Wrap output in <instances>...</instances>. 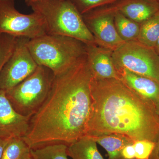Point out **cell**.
Returning a JSON list of instances; mask_svg holds the SVG:
<instances>
[{
    "label": "cell",
    "instance_id": "cell-28",
    "mask_svg": "<svg viewBox=\"0 0 159 159\" xmlns=\"http://www.w3.org/2000/svg\"><path fill=\"white\" fill-rule=\"evenodd\" d=\"M155 107L156 109L157 112L159 116V101L156 104Z\"/></svg>",
    "mask_w": 159,
    "mask_h": 159
},
{
    "label": "cell",
    "instance_id": "cell-26",
    "mask_svg": "<svg viewBox=\"0 0 159 159\" xmlns=\"http://www.w3.org/2000/svg\"><path fill=\"white\" fill-rule=\"evenodd\" d=\"M154 49H155V51H156L157 54L159 55V38L157 41L156 43L155 46L154 48Z\"/></svg>",
    "mask_w": 159,
    "mask_h": 159
},
{
    "label": "cell",
    "instance_id": "cell-27",
    "mask_svg": "<svg viewBox=\"0 0 159 159\" xmlns=\"http://www.w3.org/2000/svg\"><path fill=\"white\" fill-rule=\"evenodd\" d=\"M37 1H38V0H25V2L27 5L29 6L32 3H34Z\"/></svg>",
    "mask_w": 159,
    "mask_h": 159
},
{
    "label": "cell",
    "instance_id": "cell-6",
    "mask_svg": "<svg viewBox=\"0 0 159 159\" xmlns=\"http://www.w3.org/2000/svg\"><path fill=\"white\" fill-rule=\"evenodd\" d=\"M117 71L126 69L159 82V55L153 48L138 41L126 42L113 51Z\"/></svg>",
    "mask_w": 159,
    "mask_h": 159
},
{
    "label": "cell",
    "instance_id": "cell-4",
    "mask_svg": "<svg viewBox=\"0 0 159 159\" xmlns=\"http://www.w3.org/2000/svg\"><path fill=\"white\" fill-rule=\"evenodd\" d=\"M29 6L42 16L47 34L73 38L86 45L96 43L82 15L70 0H38Z\"/></svg>",
    "mask_w": 159,
    "mask_h": 159
},
{
    "label": "cell",
    "instance_id": "cell-23",
    "mask_svg": "<svg viewBox=\"0 0 159 159\" xmlns=\"http://www.w3.org/2000/svg\"><path fill=\"white\" fill-rule=\"evenodd\" d=\"M122 159H135V152L134 143H129L125 145L121 151Z\"/></svg>",
    "mask_w": 159,
    "mask_h": 159
},
{
    "label": "cell",
    "instance_id": "cell-15",
    "mask_svg": "<svg viewBox=\"0 0 159 159\" xmlns=\"http://www.w3.org/2000/svg\"><path fill=\"white\" fill-rule=\"evenodd\" d=\"M91 137L107 152L108 159H122L121 157L122 148L127 144L134 142L133 140L128 137L119 134H107Z\"/></svg>",
    "mask_w": 159,
    "mask_h": 159
},
{
    "label": "cell",
    "instance_id": "cell-18",
    "mask_svg": "<svg viewBox=\"0 0 159 159\" xmlns=\"http://www.w3.org/2000/svg\"><path fill=\"white\" fill-rule=\"evenodd\" d=\"M67 149L65 144H51L31 148V154L33 159H69Z\"/></svg>",
    "mask_w": 159,
    "mask_h": 159
},
{
    "label": "cell",
    "instance_id": "cell-10",
    "mask_svg": "<svg viewBox=\"0 0 159 159\" xmlns=\"http://www.w3.org/2000/svg\"><path fill=\"white\" fill-rule=\"evenodd\" d=\"M31 118L18 113L6 97V91L0 89V138H24L29 131Z\"/></svg>",
    "mask_w": 159,
    "mask_h": 159
},
{
    "label": "cell",
    "instance_id": "cell-11",
    "mask_svg": "<svg viewBox=\"0 0 159 159\" xmlns=\"http://www.w3.org/2000/svg\"><path fill=\"white\" fill-rule=\"evenodd\" d=\"M86 53L93 77L101 79H120L114 65L112 51L95 43L86 44Z\"/></svg>",
    "mask_w": 159,
    "mask_h": 159
},
{
    "label": "cell",
    "instance_id": "cell-8",
    "mask_svg": "<svg viewBox=\"0 0 159 159\" xmlns=\"http://www.w3.org/2000/svg\"><path fill=\"white\" fill-rule=\"evenodd\" d=\"M29 39L18 37L12 54L0 73V89H10L34 73L38 66L27 43Z\"/></svg>",
    "mask_w": 159,
    "mask_h": 159
},
{
    "label": "cell",
    "instance_id": "cell-1",
    "mask_svg": "<svg viewBox=\"0 0 159 159\" xmlns=\"http://www.w3.org/2000/svg\"><path fill=\"white\" fill-rule=\"evenodd\" d=\"M93 74L86 55L62 74L55 75L48 97L30 119L23 139L31 148L68 146L86 135Z\"/></svg>",
    "mask_w": 159,
    "mask_h": 159
},
{
    "label": "cell",
    "instance_id": "cell-25",
    "mask_svg": "<svg viewBox=\"0 0 159 159\" xmlns=\"http://www.w3.org/2000/svg\"><path fill=\"white\" fill-rule=\"evenodd\" d=\"M149 159H159V139L156 142L155 147Z\"/></svg>",
    "mask_w": 159,
    "mask_h": 159
},
{
    "label": "cell",
    "instance_id": "cell-2",
    "mask_svg": "<svg viewBox=\"0 0 159 159\" xmlns=\"http://www.w3.org/2000/svg\"><path fill=\"white\" fill-rule=\"evenodd\" d=\"M90 113L86 135H124L134 142L159 139V116L154 104L139 96L121 79L92 76Z\"/></svg>",
    "mask_w": 159,
    "mask_h": 159
},
{
    "label": "cell",
    "instance_id": "cell-29",
    "mask_svg": "<svg viewBox=\"0 0 159 159\" xmlns=\"http://www.w3.org/2000/svg\"><path fill=\"white\" fill-rule=\"evenodd\" d=\"M24 159H33V158L32 156H31V153H30V154L28 156H27Z\"/></svg>",
    "mask_w": 159,
    "mask_h": 159
},
{
    "label": "cell",
    "instance_id": "cell-17",
    "mask_svg": "<svg viewBox=\"0 0 159 159\" xmlns=\"http://www.w3.org/2000/svg\"><path fill=\"white\" fill-rule=\"evenodd\" d=\"M159 38V10L141 25L138 40L145 45L154 48Z\"/></svg>",
    "mask_w": 159,
    "mask_h": 159
},
{
    "label": "cell",
    "instance_id": "cell-22",
    "mask_svg": "<svg viewBox=\"0 0 159 159\" xmlns=\"http://www.w3.org/2000/svg\"><path fill=\"white\" fill-rule=\"evenodd\" d=\"M156 142L148 140H138L134 142L135 159H149L151 156Z\"/></svg>",
    "mask_w": 159,
    "mask_h": 159
},
{
    "label": "cell",
    "instance_id": "cell-5",
    "mask_svg": "<svg viewBox=\"0 0 159 159\" xmlns=\"http://www.w3.org/2000/svg\"><path fill=\"white\" fill-rule=\"evenodd\" d=\"M54 76L50 69L38 66L34 73L6 91V97L18 113L31 117L48 97Z\"/></svg>",
    "mask_w": 159,
    "mask_h": 159
},
{
    "label": "cell",
    "instance_id": "cell-14",
    "mask_svg": "<svg viewBox=\"0 0 159 159\" xmlns=\"http://www.w3.org/2000/svg\"><path fill=\"white\" fill-rule=\"evenodd\" d=\"M68 156L72 159H104L92 137L85 135L67 146Z\"/></svg>",
    "mask_w": 159,
    "mask_h": 159
},
{
    "label": "cell",
    "instance_id": "cell-19",
    "mask_svg": "<svg viewBox=\"0 0 159 159\" xmlns=\"http://www.w3.org/2000/svg\"><path fill=\"white\" fill-rule=\"evenodd\" d=\"M31 148L23 138H13L6 145L1 159H24L31 153Z\"/></svg>",
    "mask_w": 159,
    "mask_h": 159
},
{
    "label": "cell",
    "instance_id": "cell-16",
    "mask_svg": "<svg viewBox=\"0 0 159 159\" xmlns=\"http://www.w3.org/2000/svg\"><path fill=\"white\" fill-rule=\"evenodd\" d=\"M114 22L117 32L124 42L138 40L140 24L129 19L119 11L115 12Z\"/></svg>",
    "mask_w": 159,
    "mask_h": 159
},
{
    "label": "cell",
    "instance_id": "cell-9",
    "mask_svg": "<svg viewBox=\"0 0 159 159\" xmlns=\"http://www.w3.org/2000/svg\"><path fill=\"white\" fill-rule=\"evenodd\" d=\"M82 16L98 45L113 51L125 42L116 29L114 22L115 12L103 7Z\"/></svg>",
    "mask_w": 159,
    "mask_h": 159
},
{
    "label": "cell",
    "instance_id": "cell-30",
    "mask_svg": "<svg viewBox=\"0 0 159 159\" xmlns=\"http://www.w3.org/2000/svg\"><path fill=\"white\" fill-rule=\"evenodd\" d=\"M152 1H154V2H156L159 4V0H152Z\"/></svg>",
    "mask_w": 159,
    "mask_h": 159
},
{
    "label": "cell",
    "instance_id": "cell-24",
    "mask_svg": "<svg viewBox=\"0 0 159 159\" xmlns=\"http://www.w3.org/2000/svg\"><path fill=\"white\" fill-rule=\"evenodd\" d=\"M11 139H2L0 138V159L2 156L3 151L6 147V145L10 141Z\"/></svg>",
    "mask_w": 159,
    "mask_h": 159
},
{
    "label": "cell",
    "instance_id": "cell-13",
    "mask_svg": "<svg viewBox=\"0 0 159 159\" xmlns=\"http://www.w3.org/2000/svg\"><path fill=\"white\" fill-rule=\"evenodd\" d=\"M118 71L120 79L139 96L155 106L159 101V82L149 77L137 74L126 69Z\"/></svg>",
    "mask_w": 159,
    "mask_h": 159
},
{
    "label": "cell",
    "instance_id": "cell-7",
    "mask_svg": "<svg viewBox=\"0 0 159 159\" xmlns=\"http://www.w3.org/2000/svg\"><path fill=\"white\" fill-rule=\"evenodd\" d=\"M0 34L31 39L47 34V30L39 13L23 14L16 8L15 0H0Z\"/></svg>",
    "mask_w": 159,
    "mask_h": 159
},
{
    "label": "cell",
    "instance_id": "cell-21",
    "mask_svg": "<svg viewBox=\"0 0 159 159\" xmlns=\"http://www.w3.org/2000/svg\"><path fill=\"white\" fill-rule=\"evenodd\" d=\"M77 8L80 14L86 13L109 6L120 0H70Z\"/></svg>",
    "mask_w": 159,
    "mask_h": 159
},
{
    "label": "cell",
    "instance_id": "cell-3",
    "mask_svg": "<svg viewBox=\"0 0 159 159\" xmlns=\"http://www.w3.org/2000/svg\"><path fill=\"white\" fill-rule=\"evenodd\" d=\"M29 51L38 65L51 70L54 75L64 73L86 55V44L73 38L46 34L29 39Z\"/></svg>",
    "mask_w": 159,
    "mask_h": 159
},
{
    "label": "cell",
    "instance_id": "cell-20",
    "mask_svg": "<svg viewBox=\"0 0 159 159\" xmlns=\"http://www.w3.org/2000/svg\"><path fill=\"white\" fill-rule=\"evenodd\" d=\"M18 37L0 34V73L14 51Z\"/></svg>",
    "mask_w": 159,
    "mask_h": 159
},
{
    "label": "cell",
    "instance_id": "cell-12",
    "mask_svg": "<svg viewBox=\"0 0 159 159\" xmlns=\"http://www.w3.org/2000/svg\"><path fill=\"white\" fill-rule=\"evenodd\" d=\"M105 7L141 25L159 11V4L152 0H120Z\"/></svg>",
    "mask_w": 159,
    "mask_h": 159
}]
</instances>
